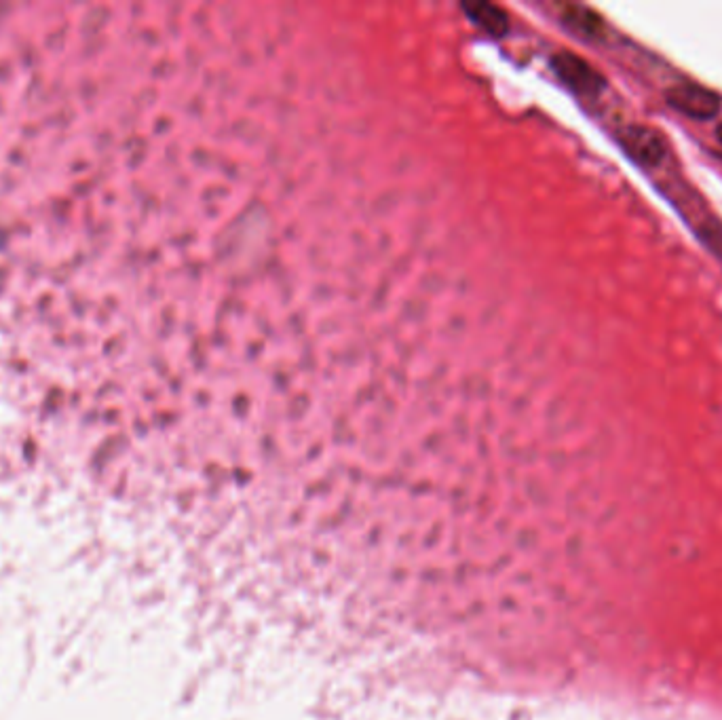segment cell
I'll return each mask as SVG.
<instances>
[{
    "mask_svg": "<svg viewBox=\"0 0 722 720\" xmlns=\"http://www.w3.org/2000/svg\"><path fill=\"white\" fill-rule=\"evenodd\" d=\"M716 136H718V140H720V144H722V125H718V129H716Z\"/></svg>",
    "mask_w": 722,
    "mask_h": 720,
    "instance_id": "cell-6",
    "label": "cell"
},
{
    "mask_svg": "<svg viewBox=\"0 0 722 720\" xmlns=\"http://www.w3.org/2000/svg\"><path fill=\"white\" fill-rule=\"evenodd\" d=\"M554 72L560 77L562 83H566L570 89L581 93V96H598L604 91L606 81L598 70H594L579 55H573L568 51L558 53L554 60Z\"/></svg>",
    "mask_w": 722,
    "mask_h": 720,
    "instance_id": "cell-2",
    "label": "cell"
},
{
    "mask_svg": "<svg viewBox=\"0 0 722 720\" xmlns=\"http://www.w3.org/2000/svg\"><path fill=\"white\" fill-rule=\"evenodd\" d=\"M562 20L570 30L579 32L581 36H587V39H600L604 32V22L600 20V15L581 5L566 7L562 13Z\"/></svg>",
    "mask_w": 722,
    "mask_h": 720,
    "instance_id": "cell-5",
    "label": "cell"
},
{
    "mask_svg": "<svg viewBox=\"0 0 722 720\" xmlns=\"http://www.w3.org/2000/svg\"><path fill=\"white\" fill-rule=\"evenodd\" d=\"M668 104L691 119H712L720 110V98L701 85H676L668 93Z\"/></svg>",
    "mask_w": 722,
    "mask_h": 720,
    "instance_id": "cell-3",
    "label": "cell"
},
{
    "mask_svg": "<svg viewBox=\"0 0 722 720\" xmlns=\"http://www.w3.org/2000/svg\"><path fill=\"white\" fill-rule=\"evenodd\" d=\"M619 142L642 167H657L665 155H668V144H665L659 131L646 125H630L619 131Z\"/></svg>",
    "mask_w": 722,
    "mask_h": 720,
    "instance_id": "cell-1",
    "label": "cell"
},
{
    "mask_svg": "<svg viewBox=\"0 0 722 720\" xmlns=\"http://www.w3.org/2000/svg\"><path fill=\"white\" fill-rule=\"evenodd\" d=\"M463 11L469 20L492 36H503L509 30L507 13L492 3H465Z\"/></svg>",
    "mask_w": 722,
    "mask_h": 720,
    "instance_id": "cell-4",
    "label": "cell"
}]
</instances>
